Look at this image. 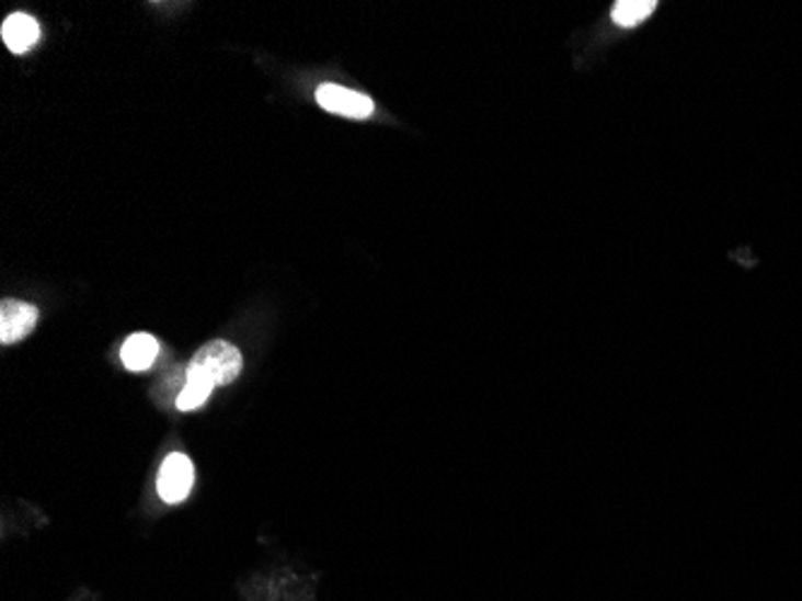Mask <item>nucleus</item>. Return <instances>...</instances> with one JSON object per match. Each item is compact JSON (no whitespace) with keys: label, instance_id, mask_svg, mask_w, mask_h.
I'll list each match as a JSON object with an SVG mask.
<instances>
[{"label":"nucleus","instance_id":"f257e3e1","mask_svg":"<svg viewBox=\"0 0 802 601\" xmlns=\"http://www.w3.org/2000/svg\"><path fill=\"white\" fill-rule=\"evenodd\" d=\"M241 371L243 356L231 342L215 340L205 344L187 366V381L175 399V407L179 411H195L207 402L217 385L233 383Z\"/></svg>","mask_w":802,"mask_h":601},{"label":"nucleus","instance_id":"f03ea898","mask_svg":"<svg viewBox=\"0 0 802 601\" xmlns=\"http://www.w3.org/2000/svg\"><path fill=\"white\" fill-rule=\"evenodd\" d=\"M316 99L324 111H330V114L356 118V121L373 116V111H375V104L368 94H360L356 90H348V87L332 84V82L320 84Z\"/></svg>","mask_w":802,"mask_h":601},{"label":"nucleus","instance_id":"7ed1b4c3","mask_svg":"<svg viewBox=\"0 0 802 601\" xmlns=\"http://www.w3.org/2000/svg\"><path fill=\"white\" fill-rule=\"evenodd\" d=\"M193 481H195V467H193L191 457L183 453H171L159 469L157 491H159L161 500H167V503L175 506V503H181V500H185L187 494H191Z\"/></svg>","mask_w":802,"mask_h":601},{"label":"nucleus","instance_id":"20e7f679","mask_svg":"<svg viewBox=\"0 0 802 601\" xmlns=\"http://www.w3.org/2000/svg\"><path fill=\"white\" fill-rule=\"evenodd\" d=\"M36 320H39L36 306L15 298L3 300V306H0V342L15 344L24 340L34 330Z\"/></svg>","mask_w":802,"mask_h":601},{"label":"nucleus","instance_id":"39448f33","mask_svg":"<svg viewBox=\"0 0 802 601\" xmlns=\"http://www.w3.org/2000/svg\"><path fill=\"white\" fill-rule=\"evenodd\" d=\"M3 42L12 54H27L30 48L39 42V24L34 18L24 15V12H12L3 22Z\"/></svg>","mask_w":802,"mask_h":601},{"label":"nucleus","instance_id":"423d86ee","mask_svg":"<svg viewBox=\"0 0 802 601\" xmlns=\"http://www.w3.org/2000/svg\"><path fill=\"white\" fill-rule=\"evenodd\" d=\"M157 354H159V342L149 332L130 334L121 349L123 366L133 373L147 371L157 361Z\"/></svg>","mask_w":802,"mask_h":601},{"label":"nucleus","instance_id":"0eeeda50","mask_svg":"<svg viewBox=\"0 0 802 601\" xmlns=\"http://www.w3.org/2000/svg\"><path fill=\"white\" fill-rule=\"evenodd\" d=\"M656 3L654 0H620L612 8V22L618 24L622 30H632L637 24H642L646 18L654 15Z\"/></svg>","mask_w":802,"mask_h":601}]
</instances>
